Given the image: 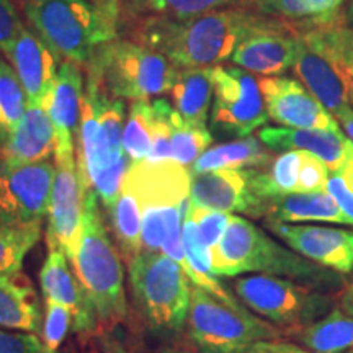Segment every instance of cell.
<instances>
[{"label": "cell", "instance_id": "bcb514c9", "mask_svg": "<svg viewBox=\"0 0 353 353\" xmlns=\"http://www.w3.org/2000/svg\"><path fill=\"white\" fill-rule=\"evenodd\" d=\"M339 306L345 314L353 316V278L345 288L341 291V296H339Z\"/></svg>", "mask_w": 353, "mask_h": 353}, {"label": "cell", "instance_id": "603a6c76", "mask_svg": "<svg viewBox=\"0 0 353 353\" xmlns=\"http://www.w3.org/2000/svg\"><path fill=\"white\" fill-rule=\"evenodd\" d=\"M265 221L273 223H304V221H321L350 226L345 214L339 208L327 190L309 193H288L273 198L267 203Z\"/></svg>", "mask_w": 353, "mask_h": 353}, {"label": "cell", "instance_id": "681fc988", "mask_svg": "<svg viewBox=\"0 0 353 353\" xmlns=\"http://www.w3.org/2000/svg\"><path fill=\"white\" fill-rule=\"evenodd\" d=\"M103 7H105V10L108 12V15L112 17L114 21H117V19H118V0H105Z\"/></svg>", "mask_w": 353, "mask_h": 353}, {"label": "cell", "instance_id": "e0dca14e", "mask_svg": "<svg viewBox=\"0 0 353 353\" xmlns=\"http://www.w3.org/2000/svg\"><path fill=\"white\" fill-rule=\"evenodd\" d=\"M299 32L283 21L273 28L250 34L234 51L231 61L250 74L281 76L296 63Z\"/></svg>", "mask_w": 353, "mask_h": 353}, {"label": "cell", "instance_id": "f35d334b", "mask_svg": "<svg viewBox=\"0 0 353 353\" xmlns=\"http://www.w3.org/2000/svg\"><path fill=\"white\" fill-rule=\"evenodd\" d=\"M188 213L195 219L198 232H200L201 242L205 244L210 252L218 247L219 241L223 239L224 232H226L231 213H223V211H210L203 208H195L188 203Z\"/></svg>", "mask_w": 353, "mask_h": 353}, {"label": "cell", "instance_id": "52a82bcc", "mask_svg": "<svg viewBox=\"0 0 353 353\" xmlns=\"http://www.w3.org/2000/svg\"><path fill=\"white\" fill-rule=\"evenodd\" d=\"M136 307L156 334L182 332L188 319L192 281L164 252H141L128 263Z\"/></svg>", "mask_w": 353, "mask_h": 353}, {"label": "cell", "instance_id": "816d5d0a", "mask_svg": "<svg viewBox=\"0 0 353 353\" xmlns=\"http://www.w3.org/2000/svg\"><path fill=\"white\" fill-rule=\"evenodd\" d=\"M345 353H353V348H350V350H347Z\"/></svg>", "mask_w": 353, "mask_h": 353}, {"label": "cell", "instance_id": "836d02e7", "mask_svg": "<svg viewBox=\"0 0 353 353\" xmlns=\"http://www.w3.org/2000/svg\"><path fill=\"white\" fill-rule=\"evenodd\" d=\"M151 10L170 19H188L221 8H229L245 0H144Z\"/></svg>", "mask_w": 353, "mask_h": 353}, {"label": "cell", "instance_id": "f546056e", "mask_svg": "<svg viewBox=\"0 0 353 353\" xmlns=\"http://www.w3.org/2000/svg\"><path fill=\"white\" fill-rule=\"evenodd\" d=\"M126 105L121 99H110L105 94L99 97V121L101 148L107 170L126 156L123 151V130H125ZM105 170V172H107Z\"/></svg>", "mask_w": 353, "mask_h": 353}, {"label": "cell", "instance_id": "6da1fadb", "mask_svg": "<svg viewBox=\"0 0 353 353\" xmlns=\"http://www.w3.org/2000/svg\"><path fill=\"white\" fill-rule=\"evenodd\" d=\"M286 20L241 8H221L188 19H149L139 32L144 46L162 52L176 69L211 68L231 59L250 37Z\"/></svg>", "mask_w": 353, "mask_h": 353}, {"label": "cell", "instance_id": "7402d4cb", "mask_svg": "<svg viewBox=\"0 0 353 353\" xmlns=\"http://www.w3.org/2000/svg\"><path fill=\"white\" fill-rule=\"evenodd\" d=\"M43 312L33 281L25 273H0V327L38 334Z\"/></svg>", "mask_w": 353, "mask_h": 353}, {"label": "cell", "instance_id": "7c38bea8", "mask_svg": "<svg viewBox=\"0 0 353 353\" xmlns=\"http://www.w3.org/2000/svg\"><path fill=\"white\" fill-rule=\"evenodd\" d=\"M54 172L51 161L28 165L0 164V221L12 226L43 224Z\"/></svg>", "mask_w": 353, "mask_h": 353}, {"label": "cell", "instance_id": "277c9868", "mask_svg": "<svg viewBox=\"0 0 353 353\" xmlns=\"http://www.w3.org/2000/svg\"><path fill=\"white\" fill-rule=\"evenodd\" d=\"M294 70L303 85L330 114L348 107L353 95V28L339 17L309 20L299 32Z\"/></svg>", "mask_w": 353, "mask_h": 353}, {"label": "cell", "instance_id": "4fadbf2b", "mask_svg": "<svg viewBox=\"0 0 353 353\" xmlns=\"http://www.w3.org/2000/svg\"><path fill=\"white\" fill-rule=\"evenodd\" d=\"M265 226L291 250L321 267L348 275L353 272V232L347 229L265 221Z\"/></svg>", "mask_w": 353, "mask_h": 353}, {"label": "cell", "instance_id": "7dc6e473", "mask_svg": "<svg viewBox=\"0 0 353 353\" xmlns=\"http://www.w3.org/2000/svg\"><path fill=\"white\" fill-rule=\"evenodd\" d=\"M337 118H339V121L342 123V126L347 132L348 139L353 143V108L348 105V107L342 110V112L337 113Z\"/></svg>", "mask_w": 353, "mask_h": 353}, {"label": "cell", "instance_id": "4316f807", "mask_svg": "<svg viewBox=\"0 0 353 353\" xmlns=\"http://www.w3.org/2000/svg\"><path fill=\"white\" fill-rule=\"evenodd\" d=\"M301 162V151H283L280 156L272 159L265 170L254 169L252 188L255 195L265 203V210L267 203L273 198L298 192Z\"/></svg>", "mask_w": 353, "mask_h": 353}, {"label": "cell", "instance_id": "74e56055", "mask_svg": "<svg viewBox=\"0 0 353 353\" xmlns=\"http://www.w3.org/2000/svg\"><path fill=\"white\" fill-rule=\"evenodd\" d=\"M245 6L250 12L263 17L280 20L307 21L314 19L311 8L304 0H245Z\"/></svg>", "mask_w": 353, "mask_h": 353}, {"label": "cell", "instance_id": "ab89813d", "mask_svg": "<svg viewBox=\"0 0 353 353\" xmlns=\"http://www.w3.org/2000/svg\"><path fill=\"white\" fill-rule=\"evenodd\" d=\"M303 152L301 170H299L298 180V192L309 193V192H322L327 187V180L330 175L329 167L317 159L312 154L306 151Z\"/></svg>", "mask_w": 353, "mask_h": 353}, {"label": "cell", "instance_id": "1f68e13d", "mask_svg": "<svg viewBox=\"0 0 353 353\" xmlns=\"http://www.w3.org/2000/svg\"><path fill=\"white\" fill-rule=\"evenodd\" d=\"M26 107L28 101L15 69L0 56V134L15 130Z\"/></svg>", "mask_w": 353, "mask_h": 353}, {"label": "cell", "instance_id": "83f0119b", "mask_svg": "<svg viewBox=\"0 0 353 353\" xmlns=\"http://www.w3.org/2000/svg\"><path fill=\"white\" fill-rule=\"evenodd\" d=\"M110 216H112V229L118 250L121 257L130 263L136 255L143 252V239H141L143 208L134 193L121 187L120 195L110 210Z\"/></svg>", "mask_w": 353, "mask_h": 353}, {"label": "cell", "instance_id": "f1b7e54d", "mask_svg": "<svg viewBox=\"0 0 353 353\" xmlns=\"http://www.w3.org/2000/svg\"><path fill=\"white\" fill-rule=\"evenodd\" d=\"M154 110L149 100H132L123 130V151L131 162L148 161L152 148Z\"/></svg>", "mask_w": 353, "mask_h": 353}, {"label": "cell", "instance_id": "f907efd6", "mask_svg": "<svg viewBox=\"0 0 353 353\" xmlns=\"http://www.w3.org/2000/svg\"><path fill=\"white\" fill-rule=\"evenodd\" d=\"M345 19L350 25H353V0H350V3H348L347 7V13H345Z\"/></svg>", "mask_w": 353, "mask_h": 353}, {"label": "cell", "instance_id": "d6a6232c", "mask_svg": "<svg viewBox=\"0 0 353 353\" xmlns=\"http://www.w3.org/2000/svg\"><path fill=\"white\" fill-rule=\"evenodd\" d=\"M213 143V134L206 126L188 125L176 118L172 128V161L183 167H192L195 161Z\"/></svg>", "mask_w": 353, "mask_h": 353}, {"label": "cell", "instance_id": "d590c367", "mask_svg": "<svg viewBox=\"0 0 353 353\" xmlns=\"http://www.w3.org/2000/svg\"><path fill=\"white\" fill-rule=\"evenodd\" d=\"M185 205V203H183ZM175 205H148L143 206V252H161L167 237V216Z\"/></svg>", "mask_w": 353, "mask_h": 353}, {"label": "cell", "instance_id": "b9f144b4", "mask_svg": "<svg viewBox=\"0 0 353 353\" xmlns=\"http://www.w3.org/2000/svg\"><path fill=\"white\" fill-rule=\"evenodd\" d=\"M25 26L12 0H0V52H6Z\"/></svg>", "mask_w": 353, "mask_h": 353}, {"label": "cell", "instance_id": "ffe728a7", "mask_svg": "<svg viewBox=\"0 0 353 353\" xmlns=\"http://www.w3.org/2000/svg\"><path fill=\"white\" fill-rule=\"evenodd\" d=\"M83 79L81 64L64 61L57 72L54 88L48 100L46 112L54 126L56 151H76V141L82 118Z\"/></svg>", "mask_w": 353, "mask_h": 353}, {"label": "cell", "instance_id": "44dd1931", "mask_svg": "<svg viewBox=\"0 0 353 353\" xmlns=\"http://www.w3.org/2000/svg\"><path fill=\"white\" fill-rule=\"evenodd\" d=\"M259 139L270 151H306L321 159L330 172L347 161L353 143L341 130H296V128L265 126Z\"/></svg>", "mask_w": 353, "mask_h": 353}, {"label": "cell", "instance_id": "5b68a950", "mask_svg": "<svg viewBox=\"0 0 353 353\" xmlns=\"http://www.w3.org/2000/svg\"><path fill=\"white\" fill-rule=\"evenodd\" d=\"M25 17L34 33L65 61L87 64L101 44L114 39V21L88 0H26Z\"/></svg>", "mask_w": 353, "mask_h": 353}, {"label": "cell", "instance_id": "ba28073f", "mask_svg": "<svg viewBox=\"0 0 353 353\" xmlns=\"http://www.w3.org/2000/svg\"><path fill=\"white\" fill-rule=\"evenodd\" d=\"M188 339L201 353H236L260 341L285 337L272 322L219 301L208 291L192 286L187 319Z\"/></svg>", "mask_w": 353, "mask_h": 353}, {"label": "cell", "instance_id": "8d00e7d4", "mask_svg": "<svg viewBox=\"0 0 353 353\" xmlns=\"http://www.w3.org/2000/svg\"><path fill=\"white\" fill-rule=\"evenodd\" d=\"M325 190L353 226V148L347 161L337 170L330 172Z\"/></svg>", "mask_w": 353, "mask_h": 353}, {"label": "cell", "instance_id": "ac0fdd59", "mask_svg": "<svg viewBox=\"0 0 353 353\" xmlns=\"http://www.w3.org/2000/svg\"><path fill=\"white\" fill-rule=\"evenodd\" d=\"M69 262L63 250H50L39 270V286L44 299L61 304L72 312L76 332L88 335L95 332L99 321L81 281L70 272Z\"/></svg>", "mask_w": 353, "mask_h": 353}, {"label": "cell", "instance_id": "5bb4252c", "mask_svg": "<svg viewBox=\"0 0 353 353\" xmlns=\"http://www.w3.org/2000/svg\"><path fill=\"white\" fill-rule=\"evenodd\" d=\"M270 120L296 130H341L332 114L301 82L290 77H263L259 82Z\"/></svg>", "mask_w": 353, "mask_h": 353}, {"label": "cell", "instance_id": "484cf974", "mask_svg": "<svg viewBox=\"0 0 353 353\" xmlns=\"http://www.w3.org/2000/svg\"><path fill=\"white\" fill-rule=\"evenodd\" d=\"M285 337L314 353H345L353 348V316H347L342 309H334L324 319L288 330Z\"/></svg>", "mask_w": 353, "mask_h": 353}, {"label": "cell", "instance_id": "e575fe53", "mask_svg": "<svg viewBox=\"0 0 353 353\" xmlns=\"http://www.w3.org/2000/svg\"><path fill=\"white\" fill-rule=\"evenodd\" d=\"M44 309H46L44 312L46 316H44L41 330L44 348H46V353H57L74 322L72 312L50 299H44Z\"/></svg>", "mask_w": 353, "mask_h": 353}, {"label": "cell", "instance_id": "2e32d148", "mask_svg": "<svg viewBox=\"0 0 353 353\" xmlns=\"http://www.w3.org/2000/svg\"><path fill=\"white\" fill-rule=\"evenodd\" d=\"M15 69L30 107L46 108L59 69L61 57L32 30L23 28L3 52Z\"/></svg>", "mask_w": 353, "mask_h": 353}, {"label": "cell", "instance_id": "7bdbcfd3", "mask_svg": "<svg viewBox=\"0 0 353 353\" xmlns=\"http://www.w3.org/2000/svg\"><path fill=\"white\" fill-rule=\"evenodd\" d=\"M236 353H314L307 348L301 345H296V343L291 342H283L281 339H276V341H260L255 342L252 345L242 348V350Z\"/></svg>", "mask_w": 353, "mask_h": 353}, {"label": "cell", "instance_id": "d6986e66", "mask_svg": "<svg viewBox=\"0 0 353 353\" xmlns=\"http://www.w3.org/2000/svg\"><path fill=\"white\" fill-rule=\"evenodd\" d=\"M54 148V126L46 108L28 105L15 130L0 134V164L28 165L50 161Z\"/></svg>", "mask_w": 353, "mask_h": 353}, {"label": "cell", "instance_id": "cb8c5ba5", "mask_svg": "<svg viewBox=\"0 0 353 353\" xmlns=\"http://www.w3.org/2000/svg\"><path fill=\"white\" fill-rule=\"evenodd\" d=\"M213 95V68L179 69L170 88V99L172 107L185 123L206 126Z\"/></svg>", "mask_w": 353, "mask_h": 353}, {"label": "cell", "instance_id": "8992f818", "mask_svg": "<svg viewBox=\"0 0 353 353\" xmlns=\"http://www.w3.org/2000/svg\"><path fill=\"white\" fill-rule=\"evenodd\" d=\"M87 77L110 99L149 100L170 92L179 69L144 44L113 39L101 44L87 63Z\"/></svg>", "mask_w": 353, "mask_h": 353}, {"label": "cell", "instance_id": "f5cc1de1", "mask_svg": "<svg viewBox=\"0 0 353 353\" xmlns=\"http://www.w3.org/2000/svg\"><path fill=\"white\" fill-rule=\"evenodd\" d=\"M350 103L353 105V95H352V99H350Z\"/></svg>", "mask_w": 353, "mask_h": 353}, {"label": "cell", "instance_id": "30bf717a", "mask_svg": "<svg viewBox=\"0 0 353 353\" xmlns=\"http://www.w3.org/2000/svg\"><path fill=\"white\" fill-rule=\"evenodd\" d=\"M214 95L211 128L223 136L247 138L270 120L259 82L247 70L231 65L213 68Z\"/></svg>", "mask_w": 353, "mask_h": 353}, {"label": "cell", "instance_id": "c3c4849f", "mask_svg": "<svg viewBox=\"0 0 353 353\" xmlns=\"http://www.w3.org/2000/svg\"><path fill=\"white\" fill-rule=\"evenodd\" d=\"M156 353H201L195 345H167L159 348Z\"/></svg>", "mask_w": 353, "mask_h": 353}, {"label": "cell", "instance_id": "d4e9b609", "mask_svg": "<svg viewBox=\"0 0 353 353\" xmlns=\"http://www.w3.org/2000/svg\"><path fill=\"white\" fill-rule=\"evenodd\" d=\"M272 161L270 149L259 138L247 136L231 143L214 145L206 149L195 164L190 167L192 175L206 174L214 170H239V169H262Z\"/></svg>", "mask_w": 353, "mask_h": 353}, {"label": "cell", "instance_id": "f6af8a7d", "mask_svg": "<svg viewBox=\"0 0 353 353\" xmlns=\"http://www.w3.org/2000/svg\"><path fill=\"white\" fill-rule=\"evenodd\" d=\"M99 345L101 353H131L121 341L120 335H117L113 329H103L99 332Z\"/></svg>", "mask_w": 353, "mask_h": 353}, {"label": "cell", "instance_id": "9c48e42d", "mask_svg": "<svg viewBox=\"0 0 353 353\" xmlns=\"http://www.w3.org/2000/svg\"><path fill=\"white\" fill-rule=\"evenodd\" d=\"M234 291L247 307L285 332L324 319L339 303L329 291L263 273L237 278Z\"/></svg>", "mask_w": 353, "mask_h": 353}, {"label": "cell", "instance_id": "9a60e30c", "mask_svg": "<svg viewBox=\"0 0 353 353\" xmlns=\"http://www.w3.org/2000/svg\"><path fill=\"white\" fill-rule=\"evenodd\" d=\"M252 172L254 169L214 170L192 175L190 205L210 211L262 218L265 203L254 193Z\"/></svg>", "mask_w": 353, "mask_h": 353}, {"label": "cell", "instance_id": "60d3db41", "mask_svg": "<svg viewBox=\"0 0 353 353\" xmlns=\"http://www.w3.org/2000/svg\"><path fill=\"white\" fill-rule=\"evenodd\" d=\"M0 353H46L38 334L0 327Z\"/></svg>", "mask_w": 353, "mask_h": 353}, {"label": "cell", "instance_id": "ee69618b", "mask_svg": "<svg viewBox=\"0 0 353 353\" xmlns=\"http://www.w3.org/2000/svg\"><path fill=\"white\" fill-rule=\"evenodd\" d=\"M306 6L311 8L314 19L329 20L337 17L339 8H341L347 0H304Z\"/></svg>", "mask_w": 353, "mask_h": 353}, {"label": "cell", "instance_id": "7a4b0ae2", "mask_svg": "<svg viewBox=\"0 0 353 353\" xmlns=\"http://www.w3.org/2000/svg\"><path fill=\"white\" fill-rule=\"evenodd\" d=\"M214 276H239L242 273H263L288 278L296 283L322 291H337L347 286L345 276L321 267L265 234L252 221L231 214L223 239L211 252Z\"/></svg>", "mask_w": 353, "mask_h": 353}, {"label": "cell", "instance_id": "4dcf8cb0", "mask_svg": "<svg viewBox=\"0 0 353 353\" xmlns=\"http://www.w3.org/2000/svg\"><path fill=\"white\" fill-rule=\"evenodd\" d=\"M41 226H12L0 221V273L21 270L26 255L41 237Z\"/></svg>", "mask_w": 353, "mask_h": 353}, {"label": "cell", "instance_id": "3957f363", "mask_svg": "<svg viewBox=\"0 0 353 353\" xmlns=\"http://www.w3.org/2000/svg\"><path fill=\"white\" fill-rule=\"evenodd\" d=\"M121 254L110 239L94 190H83V218L72 267L95 309L100 330L114 329L128 319L125 270Z\"/></svg>", "mask_w": 353, "mask_h": 353}, {"label": "cell", "instance_id": "8fae6325", "mask_svg": "<svg viewBox=\"0 0 353 353\" xmlns=\"http://www.w3.org/2000/svg\"><path fill=\"white\" fill-rule=\"evenodd\" d=\"M76 151L54 152V182L48 206V249L63 250L72 263L81 242L83 218V185Z\"/></svg>", "mask_w": 353, "mask_h": 353}]
</instances>
